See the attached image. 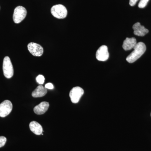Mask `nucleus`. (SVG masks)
Wrapping results in <instances>:
<instances>
[{"mask_svg":"<svg viewBox=\"0 0 151 151\" xmlns=\"http://www.w3.org/2000/svg\"><path fill=\"white\" fill-rule=\"evenodd\" d=\"M146 50L145 45L142 42L137 43L134 48V50L126 58L127 62L133 63L139 58Z\"/></svg>","mask_w":151,"mask_h":151,"instance_id":"f257e3e1","label":"nucleus"},{"mask_svg":"<svg viewBox=\"0 0 151 151\" xmlns=\"http://www.w3.org/2000/svg\"><path fill=\"white\" fill-rule=\"evenodd\" d=\"M51 13L55 17L58 19L65 18L67 17V9L64 6L61 4L55 5L51 9Z\"/></svg>","mask_w":151,"mask_h":151,"instance_id":"f03ea898","label":"nucleus"},{"mask_svg":"<svg viewBox=\"0 0 151 151\" xmlns=\"http://www.w3.org/2000/svg\"><path fill=\"white\" fill-rule=\"evenodd\" d=\"M3 70L4 75L6 78H10L14 75V68L10 58L8 56L4 58L3 64Z\"/></svg>","mask_w":151,"mask_h":151,"instance_id":"7ed1b4c3","label":"nucleus"},{"mask_svg":"<svg viewBox=\"0 0 151 151\" xmlns=\"http://www.w3.org/2000/svg\"><path fill=\"white\" fill-rule=\"evenodd\" d=\"M27 11L26 9L22 6H18L14 10L13 19L14 22L16 24L21 22L26 17Z\"/></svg>","mask_w":151,"mask_h":151,"instance_id":"20e7f679","label":"nucleus"},{"mask_svg":"<svg viewBox=\"0 0 151 151\" xmlns=\"http://www.w3.org/2000/svg\"><path fill=\"white\" fill-rule=\"evenodd\" d=\"M84 93V90L79 86H76L72 88L69 93V96L72 103H78Z\"/></svg>","mask_w":151,"mask_h":151,"instance_id":"39448f33","label":"nucleus"},{"mask_svg":"<svg viewBox=\"0 0 151 151\" xmlns=\"http://www.w3.org/2000/svg\"><path fill=\"white\" fill-rule=\"evenodd\" d=\"M13 105L12 102L6 100L0 104V117L4 118L8 116L12 110Z\"/></svg>","mask_w":151,"mask_h":151,"instance_id":"423d86ee","label":"nucleus"},{"mask_svg":"<svg viewBox=\"0 0 151 151\" xmlns=\"http://www.w3.org/2000/svg\"><path fill=\"white\" fill-rule=\"evenodd\" d=\"M29 51L33 56L40 57L43 54L44 50L40 45L35 42H30L27 45Z\"/></svg>","mask_w":151,"mask_h":151,"instance_id":"0eeeda50","label":"nucleus"},{"mask_svg":"<svg viewBox=\"0 0 151 151\" xmlns=\"http://www.w3.org/2000/svg\"><path fill=\"white\" fill-rule=\"evenodd\" d=\"M96 57L99 61H105L108 60L109 57L108 47L105 45L100 46L96 52Z\"/></svg>","mask_w":151,"mask_h":151,"instance_id":"6e6552de","label":"nucleus"},{"mask_svg":"<svg viewBox=\"0 0 151 151\" xmlns=\"http://www.w3.org/2000/svg\"><path fill=\"white\" fill-rule=\"evenodd\" d=\"M134 33L138 36L143 37L149 32V30L144 26L141 25L139 22H137L133 26Z\"/></svg>","mask_w":151,"mask_h":151,"instance_id":"1a4fd4ad","label":"nucleus"},{"mask_svg":"<svg viewBox=\"0 0 151 151\" xmlns=\"http://www.w3.org/2000/svg\"><path fill=\"white\" fill-rule=\"evenodd\" d=\"M49 107V104L48 102H42L35 107L34 111L37 115H42L47 111Z\"/></svg>","mask_w":151,"mask_h":151,"instance_id":"9d476101","label":"nucleus"},{"mask_svg":"<svg viewBox=\"0 0 151 151\" xmlns=\"http://www.w3.org/2000/svg\"><path fill=\"white\" fill-rule=\"evenodd\" d=\"M137 44V40L135 38L127 37L124 40L122 47L124 50L127 51L134 48Z\"/></svg>","mask_w":151,"mask_h":151,"instance_id":"9b49d317","label":"nucleus"},{"mask_svg":"<svg viewBox=\"0 0 151 151\" xmlns=\"http://www.w3.org/2000/svg\"><path fill=\"white\" fill-rule=\"evenodd\" d=\"M29 128L31 131L36 135L42 134L43 132L41 125L35 121H32L30 123Z\"/></svg>","mask_w":151,"mask_h":151,"instance_id":"f8f14e48","label":"nucleus"},{"mask_svg":"<svg viewBox=\"0 0 151 151\" xmlns=\"http://www.w3.org/2000/svg\"><path fill=\"white\" fill-rule=\"evenodd\" d=\"M47 89L42 85H39L32 92V96L34 97H43L47 93Z\"/></svg>","mask_w":151,"mask_h":151,"instance_id":"ddd939ff","label":"nucleus"},{"mask_svg":"<svg viewBox=\"0 0 151 151\" xmlns=\"http://www.w3.org/2000/svg\"><path fill=\"white\" fill-rule=\"evenodd\" d=\"M45 78L44 76L42 75H38L36 77L37 82L39 84H41V85L44 84L45 82Z\"/></svg>","mask_w":151,"mask_h":151,"instance_id":"4468645a","label":"nucleus"},{"mask_svg":"<svg viewBox=\"0 0 151 151\" xmlns=\"http://www.w3.org/2000/svg\"><path fill=\"white\" fill-rule=\"evenodd\" d=\"M149 0H141L139 3L138 6L139 8H144L147 6Z\"/></svg>","mask_w":151,"mask_h":151,"instance_id":"2eb2a0df","label":"nucleus"},{"mask_svg":"<svg viewBox=\"0 0 151 151\" xmlns=\"http://www.w3.org/2000/svg\"><path fill=\"white\" fill-rule=\"evenodd\" d=\"M6 142V138L5 137L1 136L0 137V148L4 147Z\"/></svg>","mask_w":151,"mask_h":151,"instance_id":"dca6fc26","label":"nucleus"},{"mask_svg":"<svg viewBox=\"0 0 151 151\" xmlns=\"http://www.w3.org/2000/svg\"><path fill=\"white\" fill-rule=\"evenodd\" d=\"M45 87L47 89H52L54 88V86H53V84L50 83H47V84H45Z\"/></svg>","mask_w":151,"mask_h":151,"instance_id":"f3484780","label":"nucleus"},{"mask_svg":"<svg viewBox=\"0 0 151 151\" xmlns=\"http://www.w3.org/2000/svg\"><path fill=\"white\" fill-rule=\"evenodd\" d=\"M139 0H130L129 1V4L131 6H135L136 4V3Z\"/></svg>","mask_w":151,"mask_h":151,"instance_id":"a211bd4d","label":"nucleus"},{"mask_svg":"<svg viewBox=\"0 0 151 151\" xmlns=\"http://www.w3.org/2000/svg\"></svg>","mask_w":151,"mask_h":151,"instance_id":"6ab92c4d","label":"nucleus"}]
</instances>
